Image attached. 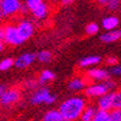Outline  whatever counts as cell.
<instances>
[{
  "label": "cell",
  "instance_id": "8fae6325",
  "mask_svg": "<svg viewBox=\"0 0 121 121\" xmlns=\"http://www.w3.org/2000/svg\"><path fill=\"white\" fill-rule=\"evenodd\" d=\"M98 110L102 111H108L110 112V110L112 109V102H111V93H106V95H101L98 99Z\"/></svg>",
  "mask_w": 121,
  "mask_h": 121
},
{
  "label": "cell",
  "instance_id": "ba28073f",
  "mask_svg": "<svg viewBox=\"0 0 121 121\" xmlns=\"http://www.w3.org/2000/svg\"><path fill=\"white\" fill-rule=\"evenodd\" d=\"M35 60H36V55L28 52V53H23V55L19 56L15 60L13 65L19 69H25V68H28L29 66H31L35 62Z\"/></svg>",
  "mask_w": 121,
  "mask_h": 121
},
{
  "label": "cell",
  "instance_id": "e575fe53",
  "mask_svg": "<svg viewBox=\"0 0 121 121\" xmlns=\"http://www.w3.org/2000/svg\"><path fill=\"white\" fill-rule=\"evenodd\" d=\"M99 4H107V1L106 0H102V1H99Z\"/></svg>",
  "mask_w": 121,
  "mask_h": 121
},
{
  "label": "cell",
  "instance_id": "9a60e30c",
  "mask_svg": "<svg viewBox=\"0 0 121 121\" xmlns=\"http://www.w3.org/2000/svg\"><path fill=\"white\" fill-rule=\"evenodd\" d=\"M41 121H62V117H61V114L59 113L58 110L51 109V110H48L43 114Z\"/></svg>",
  "mask_w": 121,
  "mask_h": 121
},
{
  "label": "cell",
  "instance_id": "2e32d148",
  "mask_svg": "<svg viewBox=\"0 0 121 121\" xmlns=\"http://www.w3.org/2000/svg\"><path fill=\"white\" fill-rule=\"evenodd\" d=\"M86 80L82 78H74L69 82V89L73 91H79L86 88Z\"/></svg>",
  "mask_w": 121,
  "mask_h": 121
},
{
  "label": "cell",
  "instance_id": "d590c367",
  "mask_svg": "<svg viewBox=\"0 0 121 121\" xmlns=\"http://www.w3.org/2000/svg\"><path fill=\"white\" fill-rule=\"evenodd\" d=\"M2 18H4V16H2V12H1V9H0V22H1Z\"/></svg>",
  "mask_w": 121,
  "mask_h": 121
},
{
  "label": "cell",
  "instance_id": "7a4b0ae2",
  "mask_svg": "<svg viewBox=\"0 0 121 121\" xmlns=\"http://www.w3.org/2000/svg\"><path fill=\"white\" fill-rule=\"evenodd\" d=\"M25 4L28 10L32 12L33 17L38 20H43L49 15V6L41 0H28Z\"/></svg>",
  "mask_w": 121,
  "mask_h": 121
},
{
  "label": "cell",
  "instance_id": "7c38bea8",
  "mask_svg": "<svg viewBox=\"0 0 121 121\" xmlns=\"http://www.w3.org/2000/svg\"><path fill=\"white\" fill-rule=\"evenodd\" d=\"M121 37V31L120 30H112V31H107L103 35H101L100 40L107 43H110V42H114L118 41Z\"/></svg>",
  "mask_w": 121,
  "mask_h": 121
},
{
  "label": "cell",
  "instance_id": "5bb4252c",
  "mask_svg": "<svg viewBox=\"0 0 121 121\" xmlns=\"http://www.w3.org/2000/svg\"><path fill=\"white\" fill-rule=\"evenodd\" d=\"M100 61H101V58L98 57V56H89V57H86V58H83L82 60H80L79 66H80L81 68H87V67L98 65Z\"/></svg>",
  "mask_w": 121,
  "mask_h": 121
},
{
  "label": "cell",
  "instance_id": "1f68e13d",
  "mask_svg": "<svg viewBox=\"0 0 121 121\" xmlns=\"http://www.w3.org/2000/svg\"><path fill=\"white\" fill-rule=\"evenodd\" d=\"M4 90H6V87H4V86H0V95H1V93H2Z\"/></svg>",
  "mask_w": 121,
  "mask_h": 121
},
{
  "label": "cell",
  "instance_id": "9c48e42d",
  "mask_svg": "<svg viewBox=\"0 0 121 121\" xmlns=\"http://www.w3.org/2000/svg\"><path fill=\"white\" fill-rule=\"evenodd\" d=\"M108 89L106 88V86L102 83H95V84H91V86H89L88 88L86 89V95L92 98V97H98L100 98L101 95H106L108 93Z\"/></svg>",
  "mask_w": 121,
  "mask_h": 121
},
{
  "label": "cell",
  "instance_id": "cb8c5ba5",
  "mask_svg": "<svg viewBox=\"0 0 121 121\" xmlns=\"http://www.w3.org/2000/svg\"><path fill=\"white\" fill-rule=\"evenodd\" d=\"M109 121H121V111L120 110H112L109 112Z\"/></svg>",
  "mask_w": 121,
  "mask_h": 121
},
{
  "label": "cell",
  "instance_id": "52a82bcc",
  "mask_svg": "<svg viewBox=\"0 0 121 121\" xmlns=\"http://www.w3.org/2000/svg\"><path fill=\"white\" fill-rule=\"evenodd\" d=\"M20 98V92L17 89H6L0 95V103L2 106H11Z\"/></svg>",
  "mask_w": 121,
  "mask_h": 121
},
{
  "label": "cell",
  "instance_id": "ffe728a7",
  "mask_svg": "<svg viewBox=\"0 0 121 121\" xmlns=\"http://www.w3.org/2000/svg\"><path fill=\"white\" fill-rule=\"evenodd\" d=\"M110 117H109V112L108 111H102V110H97L92 121H109Z\"/></svg>",
  "mask_w": 121,
  "mask_h": 121
},
{
  "label": "cell",
  "instance_id": "83f0119b",
  "mask_svg": "<svg viewBox=\"0 0 121 121\" xmlns=\"http://www.w3.org/2000/svg\"><path fill=\"white\" fill-rule=\"evenodd\" d=\"M26 86L28 87V88H30V89H36L38 87V82H37V80H33V79H31V80L27 81Z\"/></svg>",
  "mask_w": 121,
  "mask_h": 121
},
{
  "label": "cell",
  "instance_id": "ac0fdd59",
  "mask_svg": "<svg viewBox=\"0 0 121 121\" xmlns=\"http://www.w3.org/2000/svg\"><path fill=\"white\" fill-rule=\"evenodd\" d=\"M56 78V74L52 72V71H50V70H43L42 72H41L40 77H39V79L37 80L38 84H44L46 82H48V81H51L53 80Z\"/></svg>",
  "mask_w": 121,
  "mask_h": 121
},
{
  "label": "cell",
  "instance_id": "f1b7e54d",
  "mask_svg": "<svg viewBox=\"0 0 121 121\" xmlns=\"http://www.w3.org/2000/svg\"><path fill=\"white\" fill-rule=\"evenodd\" d=\"M107 63L110 66H117L118 65V58L117 57H109L107 59Z\"/></svg>",
  "mask_w": 121,
  "mask_h": 121
},
{
  "label": "cell",
  "instance_id": "836d02e7",
  "mask_svg": "<svg viewBox=\"0 0 121 121\" xmlns=\"http://www.w3.org/2000/svg\"><path fill=\"white\" fill-rule=\"evenodd\" d=\"M4 50V42L2 41H0V52Z\"/></svg>",
  "mask_w": 121,
  "mask_h": 121
},
{
  "label": "cell",
  "instance_id": "e0dca14e",
  "mask_svg": "<svg viewBox=\"0 0 121 121\" xmlns=\"http://www.w3.org/2000/svg\"><path fill=\"white\" fill-rule=\"evenodd\" d=\"M95 111H97V109H95L93 106L86 107V109H84L83 112H82L80 116V120L81 121H92Z\"/></svg>",
  "mask_w": 121,
  "mask_h": 121
},
{
  "label": "cell",
  "instance_id": "44dd1931",
  "mask_svg": "<svg viewBox=\"0 0 121 121\" xmlns=\"http://www.w3.org/2000/svg\"><path fill=\"white\" fill-rule=\"evenodd\" d=\"M36 59H38L42 63H47L51 60V52L47 51V50H42L36 55Z\"/></svg>",
  "mask_w": 121,
  "mask_h": 121
},
{
  "label": "cell",
  "instance_id": "3957f363",
  "mask_svg": "<svg viewBox=\"0 0 121 121\" xmlns=\"http://www.w3.org/2000/svg\"><path fill=\"white\" fill-rule=\"evenodd\" d=\"M57 99V95H52L47 88H41L35 92L31 97V103L32 104H52Z\"/></svg>",
  "mask_w": 121,
  "mask_h": 121
},
{
  "label": "cell",
  "instance_id": "5b68a950",
  "mask_svg": "<svg viewBox=\"0 0 121 121\" xmlns=\"http://www.w3.org/2000/svg\"><path fill=\"white\" fill-rule=\"evenodd\" d=\"M16 27H17L19 35H20V37L22 38L23 41L28 40V39L33 35L35 29H36V28H35V23H33L31 20H29V19L20 20L19 23Z\"/></svg>",
  "mask_w": 121,
  "mask_h": 121
},
{
  "label": "cell",
  "instance_id": "603a6c76",
  "mask_svg": "<svg viewBox=\"0 0 121 121\" xmlns=\"http://www.w3.org/2000/svg\"><path fill=\"white\" fill-rule=\"evenodd\" d=\"M86 32L92 36V35H95V33L99 32V26H98V23H95V22H91V23H89L88 26L86 27Z\"/></svg>",
  "mask_w": 121,
  "mask_h": 121
},
{
  "label": "cell",
  "instance_id": "8992f818",
  "mask_svg": "<svg viewBox=\"0 0 121 121\" xmlns=\"http://www.w3.org/2000/svg\"><path fill=\"white\" fill-rule=\"evenodd\" d=\"M21 2L18 0H1L0 1V9L4 17H11L19 12Z\"/></svg>",
  "mask_w": 121,
  "mask_h": 121
},
{
  "label": "cell",
  "instance_id": "484cf974",
  "mask_svg": "<svg viewBox=\"0 0 121 121\" xmlns=\"http://www.w3.org/2000/svg\"><path fill=\"white\" fill-rule=\"evenodd\" d=\"M106 6L110 10H117L118 8L120 7V1H118V0H110V1H107Z\"/></svg>",
  "mask_w": 121,
  "mask_h": 121
},
{
  "label": "cell",
  "instance_id": "4dcf8cb0",
  "mask_svg": "<svg viewBox=\"0 0 121 121\" xmlns=\"http://www.w3.org/2000/svg\"><path fill=\"white\" fill-rule=\"evenodd\" d=\"M0 41L4 42V27L0 26Z\"/></svg>",
  "mask_w": 121,
  "mask_h": 121
},
{
  "label": "cell",
  "instance_id": "7402d4cb",
  "mask_svg": "<svg viewBox=\"0 0 121 121\" xmlns=\"http://www.w3.org/2000/svg\"><path fill=\"white\" fill-rule=\"evenodd\" d=\"M13 62H15V60L12 58H4L0 62V70L1 71H6V70L10 69L11 67L13 66Z\"/></svg>",
  "mask_w": 121,
  "mask_h": 121
},
{
  "label": "cell",
  "instance_id": "30bf717a",
  "mask_svg": "<svg viewBox=\"0 0 121 121\" xmlns=\"http://www.w3.org/2000/svg\"><path fill=\"white\" fill-rule=\"evenodd\" d=\"M90 79L93 80H98V81H106L108 79H110V74L108 73V71L104 69H99V68H91L88 70L87 72Z\"/></svg>",
  "mask_w": 121,
  "mask_h": 121
},
{
  "label": "cell",
  "instance_id": "f546056e",
  "mask_svg": "<svg viewBox=\"0 0 121 121\" xmlns=\"http://www.w3.org/2000/svg\"><path fill=\"white\" fill-rule=\"evenodd\" d=\"M19 12H20V13H27V12H29L28 8H27V6H26L25 4H20V8H19Z\"/></svg>",
  "mask_w": 121,
  "mask_h": 121
},
{
  "label": "cell",
  "instance_id": "4fadbf2b",
  "mask_svg": "<svg viewBox=\"0 0 121 121\" xmlns=\"http://www.w3.org/2000/svg\"><path fill=\"white\" fill-rule=\"evenodd\" d=\"M119 26V18L116 16H109L102 20V27L103 29L108 31H112Z\"/></svg>",
  "mask_w": 121,
  "mask_h": 121
},
{
  "label": "cell",
  "instance_id": "4316f807",
  "mask_svg": "<svg viewBox=\"0 0 121 121\" xmlns=\"http://www.w3.org/2000/svg\"><path fill=\"white\" fill-rule=\"evenodd\" d=\"M108 73L111 76H114V77H120V73H121V67L120 66H112L110 68V71L108 72Z\"/></svg>",
  "mask_w": 121,
  "mask_h": 121
},
{
  "label": "cell",
  "instance_id": "6da1fadb",
  "mask_svg": "<svg viewBox=\"0 0 121 121\" xmlns=\"http://www.w3.org/2000/svg\"><path fill=\"white\" fill-rule=\"evenodd\" d=\"M86 107L87 103L84 98L76 95L63 101L59 107L58 111L62 117V121H77L80 119V116Z\"/></svg>",
  "mask_w": 121,
  "mask_h": 121
},
{
  "label": "cell",
  "instance_id": "277c9868",
  "mask_svg": "<svg viewBox=\"0 0 121 121\" xmlns=\"http://www.w3.org/2000/svg\"><path fill=\"white\" fill-rule=\"evenodd\" d=\"M4 41L10 46H19L22 42H25L20 37L17 27L12 25L4 27Z\"/></svg>",
  "mask_w": 121,
  "mask_h": 121
},
{
  "label": "cell",
  "instance_id": "d4e9b609",
  "mask_svg": "<svg viewBox=\"0 0 121 121\" xmlns=\"http://www.w3.org/2000/svg\"><path fill=\"white\" fill-rule=\"evenodd\" d=\"M103 84L106 86V88L108 89V91H113L116 87H117V83H116V81L112 80V79H108V80L103 81Z\"/></svg>",
  "mask_w": 121,
  "mask_h": 121
},
{
  "label": "cell",
  "instance_id": "d6986e66",
  "mask_svg": "<svg viewBox=\"0 0 121 121\" xmlns=\"http://www.w3.org/2000/svg\"><path fill=\"white\" fill-rule=\"evenodd\" d=\"M110 93H111V102H112V110H120L121 108L120 91H112Z\"/></svg>",
  "mask_w": 121,
  "mask_h": 121
},
{
  "label": "cell",
  "instance_id": "d6a6232c",
  "mask_svg": "<svg viewBox=\"0 0 121 121\" xmlns=\"http://www.w3.org/2000/svg\"><path fill=\"white\" fill-rule=\"evenodd\" d=\"M71 2H72V1H71V0H65V1H62V4H71Z\"/></svg>",
  "mask_w": 121,
  "mask_h": 121
}]
</instances>
